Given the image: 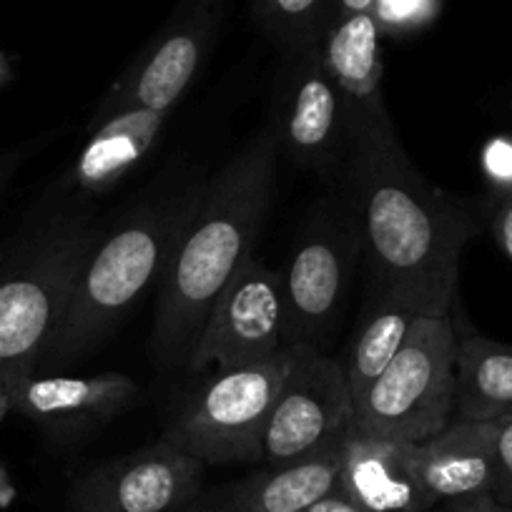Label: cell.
I'll use <instances>...</instances> for the list:
<instances>
[{
	"mask_svg": "<svg viewBox=\"0 0 512 512\" xmlns=\"http://www.w3.org/2000/svg\"><path fill=\"white\" fill-rule=\"evenodd\" d=\"M342 176L352 191L372 297L395 299L420 314H450L475 221L412 164L387 108L352 121Z\"/></svg>",
	"mask_w": 512,
	"mask_h": 512,
	"instance_id": "cell-1",
	"label": "cell"
},
{
	"mask_svg": "<svg viewBox=\"0 0 512 512\" xmlns=\"http://www.w3.org/2000/svg\"><path fill=\"white\" fill-rule=\"evenodd\" d=\"M277 149L274 134H259L201 184L161 277L154 324L159 362H189L211 304L251 256L272 201Z\"/></svg>",
	"mask_w": 512,
	"mask_h": 512,
	"instance_id": "cell-2",
	"label": "cell"
},
{
	"mask_svg": "<svg viewBox=\"0 0 512 512\" xmlns=\"http://www.w3.org/2000/svg\"><path fill=\"white\" fill-rule=\"evenodd\" d=\"M204 181H184L134 204L101 234L86 256L66 312L36 374L81 362L126 317L154 279L164 277L181 229L199 201Z\"/></svg>",
	"mask_w": 512,
	"mask_h": 512,
	"instance_id": "cell-3",
	"label": "cell"
},
{
	"mask_svg": "<svg viewBox=\"0 0 512 512\" xmlns=\"http://www.w3.org/2000/svg\"><path fill=\"white\" fill-rule=\"evenodd\" d=\"M101 234V224L88 214L58 216L0 274V377L6 387L36 374Z\"/></svg>",
	"mask_w": 512,
	"mask_h": 512,
	"instance_id": "cell-4",
	"label": "cell"
},
{
	"mask_svg": "<svg viewBox=\"0 0 512 512\" xmlns=\"http://www.w3.org/2000/svg\"><path fill=\"white\" fill-rule=\"evenodd\" d=\"M457 329L450 314H422L390 367L354 402L362 430L427 442L455 417Z\"/></svg>",
	"mask_w": 512,
	"mask_h": 512,
	"instance_id": "cell-5",
	"label": "cell"
},
{
	"mask_svg": "<svg viewBox=\"0 0 512 512\" xmlns=\"http://www.w3.org/2000/svg\"><path fill=\"white\" fill-rule=\"evenodd\" d=\"M292 362L294 344H289L264 362L214 372L176 412L164 440L201 465L262 462L269 417Z\"/></svg>",
	"mask_w": 512,
	"mask_h": 512,
	"instance_id": "cell-6",
	"label": "cell"
},
{
	"mask_svg": "<svg viewBox=\"0 0 512 512\" xmlns=\"http://www.w3.org/2000/svg\"><path fill=\"white\" fill-rule=\"evenodd\" d=\"M229 0H176L156 36L111 83L88 128L131 108L171 111L216 46Z\"/></svg>",
	"mask_w": 512,
	"mask_h": 512,
	"instance_id": "cell-7",
	"label": "cell"
},
{
	"mask_svg": "<svg viewBox=\"0 0 512 512\" xmlns=\"http://www.w3.org/2000/svg\"><path fill=\"white\" fill-rule=\"evenodd\" d=\"M357 422L344 364L312 344H294V362L277 397L264 465L289 467L322 455Z\"/></svg>",
	"mask_w": 512,
	"mask_h": 512,
	"instance_id": "cell-8",
	"label": "cell"
},
{
	"mask_svg": "<svg viewBox=\"0 0 512 512\" xmlns=\"http://www.w3.org/2000/svg\"><path fill=\"white\" fill-rule=\"evenodd\" d=\"M362 254L354 214L319 209L282 272L287 344L322 349L342 312L354 262Z\"/></svg>",
	"mask_w": 512,
	"mask_h": 512,
	"instance_id": "cell-9",
	"label": "cell"
},
{
	"mask_svg": "<svg viewBox=\"0 0 512 512\" xmlns=\"http://www.w3.org/2000/svg\"><path fill=\"white\" fill-rule=\"evenodd\" d=\"M287 347L282 272L251 254L211 304L186 364L196 374L229 372L277 357Z\"/></svg>",
	"mask_w": 512,
	"mask_h": 512,
	"instance_id": "cell-10",
	"label": "cell"
},
{
	"mask_svg": "<svg viewBox=\"0 0 512 512\" xmlns=\"http://www.w3.org/2000/svg\"><path fill=\"white\" fill-rule=\"evenodd\" d=\"M274 141L299 166L342 176L352 149V113L329 76L322 46L284 56Z\"/></svg>",
	"mask_w": 512,
	"mask_h": 512,
	"instance_id": "cell-11",
	"label": "cell"
},
{
	"mask_svg": "<svg viewBox=\"0 0 512 512\" xmlns=\"http://www.w3.org/2000/svg\"><path fill=\"white\" fill-rule=\"evenodd\" d=\"M204 467L161 437L83 475L73 485L71 512H179L201 490Z\"/></svg>",
	"mask_w": 512,
	"mask_h": 512,
	"instance_id": "cell-12",
	"label": "cell"
},
{
	"mask_svg": "<svg viewBox=\"0 0 512 512\" xmlns=\"http://www.w3.org/2000/svg\"><path fill=\"white\" fill-rule=\"evenodd\" d=\"M337 490L364 512H430L417 470V442L392 440L354 422L342 440Z\"/></svg>",
	"mask_w": 512,
	"mask_h": 512,
	"instance_id": "cell-13",
	"label": "cell"
},
{
	"mask_svg": "<svg viewBox=\"0 0 512 512\" xmlns=\"http://www.w3.org/2000/svg\"><path fill=\"white\" fill-rule=\"evenodd\" d=\"M339 467L342 442L299 465L264 467L226 485L201 487L179 512H302L337 487Z\"/></svg>",
	"mask_w": 512,
	"mask_h": 512,
	"instance_id": "cell-14",
	"label": "cell"
},
{
	"mask_svg": "<svg viewBox=\"0 0 512 512\" xmlns=\"http://www.w3.org/2000/svg\"><path fill=\"white\" fill-rule=\"evenodd\" d=\"M139 384L121 372L91 377L31 374L8 387L11 412L43 425H96L139 400Z\"/></svg>",
	"mask_w": 512,
	"mask_h": 512,
	"instance_id": "cell-15",
	"label": "cell"
},
{
	"mask_svg": "<svg viewBox=\"0 0 512 512\" xmlns=\"http://www.w3.org/2000/svg\"><path fill=\"white\" fill-rule=\"evenodd\" d=\"M417 470L435 507L492 495L497 482L495 422L452 420L417 445Z\"/></svg>",
	"mask_w": 512,
	"mask_h": 512,
	"instance_id": "cell-16",
	"label": "cell"
},
{
	"mask_svg": "<svg viewBox=\"0 0 512 512\" xmlns=\"http://www.w3.org/2000/svg\"><path fill=\"white\" fill-rule=\"evenodd\" d=\"M171 111L131 108L88 128L86 144L71 166V181L88 194H103L126 179L159 141Z\"/></svg>",
	"mask_w": 512,
	"mask_h": 512,
	"instance_id": "cell-17",
	"label": "cell"
},
{
	"mask_svg": "<svg viewBox=\"0 0 512 512\" xmlns=\"http://www.w3.org/2000/svg\"><path fill=\"white\" fill-rule=\"evenodd\" d=\"M372 11L339 16L322 41V61L329 76L342 88L352 121L384 106L382 48Z\"/></svg>",
	"mask_w": 512,
	"mask_h": 512,
	"instance_id": "cell-18",
	"label": "cell"
},
{
	"mask_svg": "<svg viewBox=\"0 0 512 512\" xmlns=\"http://www.w3.org/2000/svg\"><path fill=\"white\" fill-rule=\"evenodd\" d=\"M512 415V347L457 332V392L452 420L497 422Z\"/></svg>",
	"mask_w": 512,
	"mask_h": 512,
	"instance_id": "cell-19",
	"label": "cell"
},
{
	"mask_svg": "<svg viewBox=\"0 0 512 512\" xmlns=\"http://www.w3.org/2000/svg\"><path fill=\"white\" fill-rule=\"evenodd\" d=\"M422 314L395 299H369V312L352 344L344 372L354 402L369 390V384L390 367L392 359L410 337Z\"/></svg>",
	"mask_w": 512,
	"mask_h": 512,
	"instance_id": "cell-20",
	"label": "cell"
},
{
	"mask_svg": "<svg viewBox=\"0 0 512 512\" xmlns=\"http://www.w3.org/2000/svg\"><path fill=\"white\" fill-rule=\"evenodd\" d=\"M339 18L337 0H254V21L284 56L322 46Z\"/></svg>",
	"mask_w": 512,
	"mask_h": 512,
	"instance_id": "cell-21",
	"label": "cell"
},
{
	"mask_svg": "<svg viewBox=\"0 0 512 512\" xmlns=\"http://www.w3.org/2000/svg\"><path fill=\"white\" fill-rule=\"evenodd\" d=\"M442 0H374L372 18L379 36L407 38L425 31L440 18Z\"/></svg>",
	"mask_w": 512,
	"mask_h": 512,
	"instance_id": "cell-22",
	"label": "cell"
},
{
	"mask_svg": "<svg viewBox=\"0 0 512 512\" xmlns=\"http://www.w3.org/2000/svg\"><path fill=\"white\" fill-rule=\"evenodd\" d=\"M495 452H497V482L492 497L502 505L512 507V417L495 422Z\"/></svg>",
	"mask_w": 512,
	"mask_h": 512,
	"instance_id": "cell-23",
	"label": "cell"
},
{
	"mask_svg": "<svg viewBox=\"0 0 512 512\" xmlns=\"http://www.w3.org/2000/svg\"><path fill=\"white\" fill-rule=\"evenodd\" d=\"M490 226L495 241L512 264V184L497 186L490 204Z\"/></svg>",
	"mask_w": 512,
	"mask_h": 512,
	"instance_id": "cell-24",
	"label": "cell"
},
{
	"mask_svg": "<svg viewBox=\"0 0 512 512\" xmlns=\"http://www.w3.org/2000/svg\"><path fill=\"white\" fill-rule=\"evenodd\" d=\"M430 512H512L510 505H502L492 495L480 497H467V500L445 502V505L432 507Z\"/></svg>",
	"mask_w": 512,
	"mask_h": 512,
	"instance_id": "cell-25",
	"label": "cell"
},
{
	"mask_svg": "<svg viewBox=\"0 0 512 512\" xmlns=\"http://www.w3.org/2000/svg\"><path fill=\"white\" fill-rule=\"evenodd\" d=\"M302 512H364V510L362 507L354 505V502L349 500L344 492H339L337 487H334L332 492H327L324 497H319L317 502H312V505Z\"/></svg>",
	"mask_w": 512,
	"mask_h": 512,
	"instance_id": "cell-26",
	"label": "cell"
},
{
	"mask_svg": "<svg viewBox=\"0 0 512 512\" xmlns=\"http://www.w3.org/2000/svg\"><path fill=\"white\" fill-rule=\"evenodd\" d=\"M23 159H26V151H3V154H0V191L11 184L16 171L21 169Z\"/></svg>",
	"mask_w": 512,
	"mask_h": 512,
	"instance_id": "cell-27",
	"label": "cell"
},
{
	"mask_svg": "<svg viewBox=\"0 0 512 512\" xmlns=\"http://www.w3.org/2000/svg\"><path fill=\"white\" fill-rule=\"evenodd\" d=\"M374 0H337L339 16H354V13H369Z\"/></svg>",
	"mask_w": 512,
	"mask_h": 512,
	"instance_id": "cell-28",
	"label": "cell"
},
{
	"mask_svg": "<svg viewBox=\"0 0 512 512\" xmlns=\"http://www.w3.org/2000/svg\"><path fill=\"white\" fill-rule=\"evenodd\" d=\"M13 81V68H11V61H8V56L3 53V48H0V88L6 86V83Z\"/></svg>",
	"mask_w": 512,
	"mask_h": 512,
	"instance_id": "cell-29",
	"label": "cell"
},
{
	"mask_svg": "<svg viewBox=\"0 0 512 512\" xmlns=\"http://www.w3.org/2000/svg\"><path fill=\"white\" fill-rule=\"evenodd\" d=\"M11 412V397H8V387L6 382H3V377H0V420Z\"/></svg>",
	"mask_w": 512,
	"mask_h": 512,
	"instance_id": "cell-30",
	"label": "cell"
},
{
	"mask_svg": "<svg viewBox=\"0 0 512 512\" xmlns=\"http://www.w3.org/2000/svg\"><path fill=\"white\" fill-rule=\"evenodd\" d=\"M510 106H512V98H510Z\"/></svg>",
	"mask_w": 512,
	"mask_h": 512,
	"instance_id": "cell-31",
	"label": "cell"
},
{
	"mask_svg": "<svg viewBox=\"0 0 512 512\" xmlns=\"http://www.w3.org/2000/svg\"><path fill=\"white\" fill-rule=\"evenodd\" d=\"M510 417H512V415H510Z\"/></svg>",
	"mask_w": 512,
	"mask_h": 512,
	"instance_id": "cell-32",
	"label": "cell"
}]
</instances>
